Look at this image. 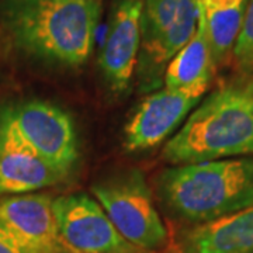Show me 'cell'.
I'll return each instance as SVG.
<instances>
[{"label": "cell", "instance_id": "9", "mask_svg": "<svg viewBox=\"0 0 253 253\" xmlns=\"http://www.w3.org/2000/svg\"><path fill=\"white\" fill-rule=\"evenodd\" d=\"M0 226L28 253H61L68 249L55 221L48 194H23L0 200Z\"/></svg>", "mask_w": 253, "mask_h": 253}, {"label": "cell", "instance_id": "18", "mask_svg": "<svg viewBox=\"0 0 253 253\" xmlns=\"http://www.w3.org/2000/svg\"><path fill=\"white\" fill-rule=\"evenodd\" d=\"M68 253H76V252H72V251H69V249H68Z\"/></svg>", "mask_w": 253, "mask_h": 253}, {"label": "cell", "instance_id": "7", "mask_svg": "<svg viewBox=\"0 0 253 253\" xmlns=\"http://www.w3.org/2000/svg\"><path fill=\"white\" fill-rule=\"evenodd\" d=\"M208 86L201 83L184 89L154 91L141 103L124 129V145L131 152L155 148L189 117L203 100Z\"/></svg>", "mask_w": 253, "mask_h": 253}, {"label": "cell", "instance_id": "13", "mask_svg": "<svg viewBox=\"0 0 253 253\" xmlns=\"http://www.w3.org/2000/svg\"><path fill=\"white\" fill-rule=\"evenodd\" d=\"M249 0H200L210 45L217 66L226 62L242 27Z\"/></svg>", "mask_w": 253, "mask_h": 253}, {"label": "cell", "instance_id": "4", "mask_svg": "<svg viewBox=\"0 0 253 253\" xmlns=\"http://www.w3.org/2000/svg\"><path fill=\"white\" fill-rule=\"evenodd\" d=\"M91 194L129 244L149 253L168 245V228L141 170L128 169L97 181L91 186Z\"/></svg>", "mask_w": 253, "mask_h": 253}, {"label": "cell", "instance_id": "16", "mask_svg": "<svg viewBox=\"0 0 253 253\" xmlns=\"http://www.w3.org/2000/svg\"><path fill=\"white\" fill-rule=\"evenodd\" d=\"M0 253H28L9 232L0 226Z\"/></svg>", "mask_w": 253, "mask_h": 253}, {"label": "cell", "instance_id": "5", "mask_svg": "<svg viewBox=\"0 0 253 253\" xmlns=\"http://www.w3.org/2000/svg\"><path fill=\"white\" fill-rule=\"evenodd\" d=\"M14 134L44 161L71 173L79 159V142L72 118L45 101H26L0 111Z\"/></svg>", "mask_w": 253, "mask_h": 253}, {"label": "cell", "instance_id": "17", "mask_svg": "<svg viewBox=\"0 0 253 253\" xmlns=\"http://www.w3.org/2000/svg\"><path fill=\"white\" fill-rule=\"evenodd\" d=\"M61 253H68V249H65V251H63V252H61Z\"/></svg>", "mask_w": 253, "mask_h": 253}, {"label": "cell", "instance_id": "3", "mask_svg": "<svg viewBox=\"0 0 253 253\" xmlns=\"http://www.w3.org/2000/svg\"><path fill=\"white\" fill-rule=\"evenodd\" d=\"M156 193L169 212L206 224L253 206V156L174 165L156 179Z\"/></svg>", "mask_w": 253, "mask_h": 253}, {"label": "cell", "instance_id": "10", "mask_svg": "<svg viewBox=\"0 0 253 253\" xmlns=\"http://www.w3.org/2000/svg\"><path fill=\"white\" fill-rule=\"evenodd\" d=\"M68 176L31 151L0 117V194H27Z\"/></svg>", "mask_w": 253, "mask_h": 253}, {"label": "cell", "instance_id": "2", "mask_svg": "<svg viewBox=\"0 0 253 253\" xmlns=\"http://www.w3.org/2000/svg\"><path fill=\"white\" fill-rule=\"evenodd\" d=\"M253 156V75L211 91L163 148L172 165Z\"/></svg>", "mask_w": 253, "mask_h": 253}, {"label": "cell", "instance_id": "8", "mask_svg": "<svg viewBox=\"0 0 253 253\" xmlns=\"http://www.w3.org/2000/svg\"><path fill=\"white\" fill-rule=\"evenodd\" d=\"M142 0H120L113 9L99 66L111 90L126 91L134 78L141 49Z\"/></svg>", "mask_w": 253, "mask_h": 253}, {"label": "cell", "instance_id": "15", "mask_svg": "<svg viewBox=\"0 0 253 253\" xmlns=\"http://www.w3.org/2000/svg\"><path fill=\"white\" fill-rule=\"evenodd\" d=\"M232 56L238 72L244 76L253 75V0L248 3Z\"/></svg>", "mask_w": 253, "mask_h": 253}, {"label": "cell", "instance_id": "6", "mask_svg": "<svg viewBox=\"0 0 253 253\" xmlns=\"http://www.w3.org/2000/svg\"><path fill=\"white\" fill-rule=\"evenodd\" d=\"M55 221L65 246L76 253H149L129 244L97 200L86 193L52 199Z\"/></svg>", "mask_w": 253, "mask_h": 253}, {"label": "cell", "instance_id": "12", "mask_svg": "<svg viewBox=\"0 0 253 253\" xmlns=\"http://www.w3.org/2000/svg\"><path fill=\"white\" fill-rule=\"evenodd\" d=\"M215 68L217 63L210 45L206 23L200 13L199 26L194 36L176 54L163 73V86L168 89H184L201 83L210 84Z\"/></svg>", "mask_w": 253, "mask_h": 253}, {"label": "cell", "instance_id": "11", "mask_svg": "<svg viewBox=\"0 0 253 253\" xmlns=\"http://www.w3.org/2000/svg\"><path fill=\"white\" fill-rule=\"evenodd\" d=\"M183 253H253V206L199 224L181 238Z\"/></svg>", "mask_w": 253, "mask_h": 253}, {"label": "cell", "instance_id": "1", "mask_svg": "<svg viewBox=\"0 0 253 253\" xmlns=\"http://www.w3.org/2000/svg\"><path fill=\"white\" fill-rule=\"evenodd\" d=\"M1 21L26 54L63 68H79L93 51L101 0H4Z\"/></svg>", "mask_w": 253, "mask_h": 253}, {"label": "cell", "instance_id": "14", "mask_svg": "<svg viewBox=\"0 0 253 253\" xmlns=\"http://www.w3.org/2000/svg\"><path fill=\"white\" fill-rule=\"evenodd\" d=\"M189 0H142L141 46L148 45L172 27Z\"/></svg>", "mask_w": 253, "mask_h": 253}]
</instances>
